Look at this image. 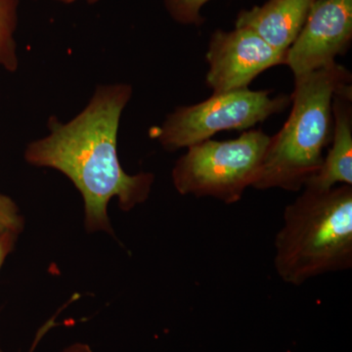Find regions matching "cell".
Wrapping results in <instances>:
<instances>
[{
    "mask_svg": "<svg viewBox=\"0 0 352 352\" xmlns=\"http://www.w3.org/2000/svg\"><path fill=\"white\" fill-rule=\"evenodd\" d=\"M274 249L277 275L292 286L351 270V185L329 190L305 187L285 208Z\"/></svg>",
    "mask_w": 352,
    "mask_h": 352,
    "instance_id": "cell-2",
    "label": "cell"
},
{
    "mask_svg": "<svg viewBox=\"0 0 352 352\" xmlns=\"http://www.w3.org/2000/svg\"><path fill=\"white\" fill-rule=\"evenodd\" d=\"M132 88L126 83L101 85L87 107L63 124L52 117L50 133L32 141L25 151L28 163L61 171L82 194L87 230L112 233L107 214L111 199L124 212L144 203L154 175H127L118 156V131Z\"/></svg>",
    "mask_w": 352,
    "mask_h": 352,
    "instance_id": "cell-1",
    "label": "cell"
},
{
    "mask_svg": "<svg viewBox=\"0 0 352 352\" xmlns=\"http://www.w3.org/2000/svg\"><path fill=\"white\" fill-rule=\"evenodd\" d=\"M24 227V220L19 208L8 196L0 194V229L19 234Z\"/></svg>",
    "mask_w": 352,
    "mask_h": 352,
    "instance_id": "cell-12",
    "label": "cell"
},
{
    "mask_svg": "<svg viewBox=\"0 0 352 352\" xmlns=\"http://www.w3.org/2000/svg\"><path fill=\"white\" fill-rule=\"evenodd\" d=\"M270 140L258 129L230 140L208 139L190 146L173 168V185L182 195L238 203L258 178Z\"/></svg>",
    "mask_w": 352,
    "mask_h": 352,
    "instance_id": "cell-4",
    "label": "cell"
},
{
    "mask_svg": "<svg viewBox=\"0 0 352 352\" xmlns=\"http://www.w3.org/2000/svg\"><path fill=\"white\" fill-rule=\"evenodd\" d=\"M289 103L291 97L286 95L272 97L268 90L249 87L214 94L200 103L176 108L162 126L152 129L151 136L166 151L187 149L219 132L251 129Z\"/></svg>",
    "mask_w": 352,
    "mask_h": 352,
    "instance_id": "cell-5",
    "label": "cell"
},
{
    "mask_svg": "<svg viewBox=\"0 0 352 352\" xmlns=\"http://www.w3.org/2000/svg\"><path fill=\"white\" fill-rule=\"evenodd\" d=\"M286 54L249 30H217L210 36L206 54V82L214 94L248 88L266 69L285 65Z\"/></svg>",
    "mask_w": 352,
    "mask_h": 352,
    "instance_id": "cell-7",
    "label": "cell"
},
{
    "mask_svg": "<svg viewBox=\"0 0 352 352\" xmlns=\"http://www.w3.org/2000/svg\"><path fill=\"white\" fill-rule=\"evenodd\" d=\"M18 0H0V67L6 71H17V45L15 34L18 21Z\"/></svg>",
    "mask_w": 352,
    "mask_h": 352,
    "instance_id": "cell-10",
    "label": "cell"
},
{
    "mask_svg": "<svg viewBox=\"0 0 352 352\" xmlns=\"http://www.w3.org/2000/svg\"><path fill=\"white\" fill-rule=\"evenodd\" d=\"M333 134L331 147L320 170L305 185L329 190L340 185L352 186V85L344 83L333 98Z\"/></svg>",
    "mask_w": 352,
    "mask_h": 352,
    "instance_id": "cell-9",
    "label": "cell"
},
{
    "mask_svg": "<svg viewBox=\"0 0 352 352\" xmlns=\"http://www.w3.org/2000/svg\"><path fill=\"white\" fill-rule=\"evenodd\" d=\"M314 1H315V0H314Z\"/></svg>",
    "mask_w": 352,
    "mask_h": 352,
    "instance_id": "cell-16",
    "label": "cell"
},
{
    "mask_svg": "<svg viewBox=\"0 0 352 352\" xmlns=\"http://www.w3.org/2000/svg\"><path fill=\"white\" fill-rule=\"evenodd\" d=\"M17 236V234L11 232V231L0 229V270H1L2 264L6 261L7 256L12 252ZM0 352H3L1 349H0Z\"/></svg>",
    "mask_w": 352,
    "mask_h": 352,
    "instance_id": "cell-13",
    "label": "cell"
},
{
    "mask_svg": "<svg viewBox=\"0 0 352 352\" xmlns=\"http://www.w3.org/2000/svg\"><path fill=\"white\" fill-rule=\"evenodd\" d=\"M212 0H164L168 15L178 24L199 27L205 22L201 9Z\"/></svg>",
    "mask_w": 352,
    "mask_h": 352,
    "instance_id": "cell-11",
    "label": "cell"
},
{
    "mask_svg": "<svg viewBox=\"0 0 352 352\" xmlns=\"http://www.w3.org/2000/svg\"><path fill=\"white\" fill-rule=\"evenodd\" d=\"M352 41V0H315L285 65L294 78L332 66Z\"/></svg>",
    "mask_w": 352,
    "mask_h": 352,
    "instance_id": "cell-6",
    "label": "cell"
},
{
    "mask_svg": "<svg viewBox=\"0 0 352 352\" xmlns=\"http://www.w3.org/2000/svg\"><path fill=\"white\" fill-rule=\"evenodd\" d=\"M314 0H267L261 6L240 11L235 28L247 29L271 47L287 53L298 38Z\"/></svg>",
    "mask_w": 352,
    "mask_h": 352,
    "instance_id": "cell-8",
    "label": "cell"
},
{
    "mask_svg": "<svg viewBox=\"0 0 352 352\" xmlns=\"http://www.w3.org/2000/svg\"><path fill=\"white\" fill-rule=\"evenodd\" d=\"M64 352H90V349L89 347L83 346V344H76V346L69 347Z\"/></svg>",
    "mask_w": 352,
    "mask_h": 352,
    "instance_id": "cell-14",
    "label": "cell"
},
{
    "mask_svg": "<svg viewBox=\"0 0 352 352\" xmlns=\"http://www.w3.org/2000/svg\"><path fill=\"white\" fill-rule=\"evenodd\" d=\"M57 1L63 2V3H74V2L78 1V0H57ZM83 1H87L88 3H95V2H98L99 0H83Z\"/></svg>",
    "mask_w": 352,
    "mask_h": 352,
    "instance_id": "cell-15",
    "label": "cell"
},
{
    "mask_svg": "<svg viewBox=\"0 0 352 352\" xmlns=\"http://www.w3.org/2000/svg\"><path fill=\"white\" fill-rule=\"evenodd\" d=\"M351 74L336 63L295 78L291 113L270 136L252 188L298 192L320 170L333 134V98Z\"/></svg>",
    "mask_w": 352,
    "mask_h": 352,
    "instance_id": "cell-3",
    "label": "cell"
}]
</instances>
